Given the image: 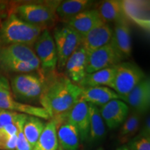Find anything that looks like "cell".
Returning a JSON list of instances; mask_svg holds the SVG:
<instances>
[{
	"label": "cell",
	"instance_id": "cell-1",
	"mask_svg": "<svg viewBox=\"0 0 150 150\" xmlns=\"http://www.w3.org/2000/svg\"><path fill=\"white\" fill-rule=\"evenodd\" d=\"M40 98V104L47 112L56 128L67 122L71 108L80 99L82 88L64 75L49 74Z\"/></svg>",
	"mask_w": 150,
	"mask_h": 150
},
{
	"label": "cell",
	"instance_id": "cell-2",
	"mask_svg": "<svg viewBox=\"0 0 150 150\" xmlns=\"http://www.w3.org/2000/svg\"><path fill=\"white\" fill-rule=\"evenodd\" d=\"M44 29L33 25L11 14L0 27V47L10 45H24L33 47Z\"/></svg>",
	"mask_w": 150,
	"mask_h": 150
},
{
	"label": "cell",
	"instance_id": "cell-3",
	"mask_svg": "<svg viewBox=\"0 0 150 150\" xmlns=\"http://www.w3.org/2000/svg\"><path fill=\"white\" fill-rule=\"evenodd\" d=\"M59 2L23 4L16 8V16L27 23L46 29L55 22L56 8Z\"/></svg>",
	"mask_w": 150,
	"mask_h": 150
},
{
	"label": "cell",
	"instance_id": "cell-4",
	"mask_svg": "<svg viewBox=\"0 0 150 150\" xmlns=\"http://www.w3.org/2000/svg\"><path fill=\"white\" fill-rule=\"evenodd\" d=\"M145 77V73L138 65L131 62H121L116 65L112 89L123 100Z\"/></svg>",
	"mask_w": 150,
	"mask_h": 150
},
{
	"label": "cell",
	"instance_id": "cell-5",
	"mask_svg": "<svg viewBox=\"0 0 150 150\" xmlns=\"http://www.w3.org/2000/svg\"><path fill=\"white\" fill-rule=\"evenodd\" d=\"M53 38L57 52V66L62 70L67 59L81 46L82 38L65 24L54 29Z\"/></svg>",
	"mask_w": 150,
	"mask_h": 150
},
{
	"label": "cell",
	"instance_id": "cell-6",
	"mask_svg": "<svg viewBox=\"0 0 150 150\" xmlns=\"http://www.w3.org/2000/svg\"><path fill=\"white\" fill-rule=\"evenodd\" d=\"M45 75L22 74L15 76L11 81V89L17 98L31 102L40 98L45 82Z\"/></svg>",
	"mask_w": 150,
	"mask_h": 150
},
{
	"label": "cell",
	"instance_id": "cell-7",
	"mask_svg": "<svg viewBox=\"0 0 150 150\" xmlns=\"http://www.w3.org/2000/svg\"><path fill=\"white\" fill-rule=\"evenodd\" d=\"M33 47L42 72L45 74L53 72L57 66V52L53 36L48 29L41 32Z\"/></svg>",
	"mask_w": 150,
	"mask_h": 150
},
{
	"label": "cell",
	"instance_id": "cell-8",
	"mask_svg": "<svg viewBox=\"0 0 150 150\" xmlns=\"http://www.w3.org/2000/svg\"><path fill=\"white\" fill-rule=\"evenodd\" d=\"M125 59L111 41L106 45L102 47L91 54H88L86 73L97 71L115 66Z\"/></svg>",
	"mask_w": 150,
	"mask_h": 150
},
{
	"label": "cell",
	"instance_id": "cell-9",
	"mask_svg": "<svg viewBox=\"0 0 150 150\" xmlns=\"http://www.w3.org/2000/svg\"><path fill=\"white\" fill-rule=\"evenodd\" d=\"M121 3L125 18L144 31L149 32L150 30L149 1L122 0Z\"/></svg>",
	"mask_w": 150,
	"mask_h": 150
},
{
	"label": "cell",
	"instance_id": "cell-10",
	"mask_svg": "<svg viewBox=\"0 0 150 150\" xmlns=\"http://www.w3.org/2000/svg\"><path fill=\"white\" fill-rule=\"evenodd\" d=\"M99 112L108 128L113 129L125 122L128 116L129 108L121 99H113L100 106Z\"/></svg>",
	"mask_w": 150,
	"mask_h": 150
},
{
	"label": "cell",
	"instance_id": "cell-11",
	"mask_svg": "<svg viewBox=\"0 0 150 150\" xmlns=\"http://www.w3.org/2000/svg\"><path fill=\"white\" fill-rule=\"evenodd\" d=\"M112 35V28L108 24L102 22L82 38L81 47L85 50L88 54H91L109 43Z\"/></svg>",
	"mask_w": 150,
	"mask_h": 150
},
{
	"label": "cell",
	"instance_id": "cell-12",
	"mask_svg": "<svg viewBox=\"0 0 150 150\" xmlns=\"http://www.w3.org/2000/svg\"><path fill=\"white\" fill-rule=\"evenodd\" d=\"M67 122L71 123L77 129L80 140H87L90 129L88 104L79 99L67 113Z\"/></svg>",
	"mask_w": 150,
	"mask_h": 150
},
{
	"label": "cell",
	"instance_id": "cell-13",
	"mask_svg": "<svg viewBox=\"0 0 150 150\" xmlns=\"http://www.w3.org/2000/svg\"><path fill=\"white\" fill-rule=\"evenodd\" d=\"M135 111L141 114L149 110L150 106V81L145 77L123 99Z\"/></svg>",
	"mask_w": 150,
	"mask_h": 150
},
{
	"label": "cell",
	"instance_id": "cell-14",
	"mask_svg": "<svg viewBox=\"0 0 150 150\" xmlns=\"http://www.w3.org/2000/svg\"><path fill=\"white\" fill-rule=\"evenodd\" d=\"M87 52L82 47L80 46L70 56L65 63L66 76L76 85H79L87 74Z\"/></svg>",
	"mask_w": 150,
	"mask_h": 150
},
{
	"label": "cell",
	"instance_id": "cell-15",
	"mask_svg": "<svg viewBox=\"0 0 150 150\" xmlns=\"http://www.w3.org/2000/svg\"><path fill=\"white\" fill-rule=\"evenodd\" d=\"M110 41L125 59L131 56L132 52L131 28L129 22L126 18L115 22Z\"/></svg>",
	"mask_w": 150,
	"mask_h": 150
},
{
	"label": "cell",
	"instance_id": "cell-16",
	"mask_svg": "<svg viewBox=\"0 0 150 150\" xmlns=\"http://www.w3.org/2000/svg\"><path fill=\"white\" fill-rule=\"evenodd\" d=\"M102 22H104L101 20L95 9L84 11L67 20V25L78 33L81 38Z\"/></svg>",
	"mask_w": 150,
	"mask_h": 150
},
{
	"label": "cell",
	"instance_id": "cell-17",
	"mask_svg": "<svg viewBox=\"0 0 150 150\" xmlns=\"http://www.w3.org/2000/svg\"><path fill=\"white\" fill-rule=\"evenodd\" d=\"M80 99L88 104L102 106L113 99H121V97L110 88L95 86L82 88Z\"/></svg>",
	"mask_w": 150,
	"mask_h": 150
},
{
	"label": "cell",
	"instance_id": "cell-18",
	"mask_svg": "<svg viewBox=\"0 0 150 150\" xmlns=\"http://www.w3.org/2000/svg\"><path fill=\"white\" fill-rule=\"evenodd\" d=\"M116 72V65L87 74L79 86L81 88L95 86H105L112 89Z\"/></svg>",
	"mask_w": 150,
	"mask_h": 150
},
{
	"label": "cell",
	"instance_id": "cell-19",
	"mask_svg": "<svg viewBox=\"0 0 150 150\" xmlns=\"http://www.w3.org/2000/svg\"><path fill=\"white\" fill-rule=\"evenodd\" d=\"M57 138L59 147L63 150H79V134L71 123L65 122L57 127Z\"/></svg>",
	"mask_w": 150,
	"mask_h": 150
},
{
	"label": "cell",
	"instance_id": "cell-20",
	"mask_svg": "<svg viewBox=\"0 0 150 150\" xmlns=\"http://www.w3.org/2000/svg\"><path fill=\"white\" fill-rule=\"evenodd\" d=\"M34 50L24 45H10L0 47V61H31L36 58Z\"/></svg>",
	"mask_w": 150,
	"mask_h": 150
},
{
	"label": "cell",
	"instance_id": "cell-21",
	"mask_svg": "<svg viewBox=\"0 0 150 150\" xmlns=\"http://www.w3.org/2000/svg\"><path fill=\"white\" fill-rule=\"evenodd\" d=\"M95 10L97 11L101 20L105 23L116 22L125 18L122 7L121 0H107L101 2Z\"/></svg>",
	"mask_w": 150,
	"mask_h": 150
},
{
	"label": "cell",
	"instance_id": "cell-22",
	"mask_svg": "<svg viewBox=\"0 0 150 150\" xmlns=\"http://www.w3.org/2000/svg\"><path fill=\"white\" fill-rule=\"evenodd\" d=\"M88 0H67L60 1L56 8V15L67 20L76 15L88 10L93 5Z\"/></svg>",
	"mask_w": 150,
	"mask_h": 150
},
{
	"label": "cell",
	"instance_id": "cell-23",
	"mask_svg": "<svg viewBox=\"0 0 150 150\" xmlns=\"http://www.w3.org/2000/svg\"><path fill=\"white\" fill-rule=\"evenodd\" d=\"M90 114V129L88 140L90 142H98L102 140L106 135L104 121L101 116L98 106L88 104Z\"/></svg>",
	"mask_w": 150,
	"mask_h": 150
},
{
	"label": "cell",
	"instance_id": "cell-24",
	"mask_svg": "<svg viewBox=\"0 0 150 150\" xmlns=\"http://www.w3.org/2000/svg\"><path fill=\"white\" fill-rule=\"evenodd\" d=\"M59 147L55 122L50 120L45 125L32 150H58Z\"/></svg>",
	"mask_w": 150,
	"mask_h": 150
},
{
	"label": "cell",
	"instance_id": "cell-25",
	"mask_svg": "<svg viewBox=\"0 0 150 150\" xmlns=\"http://www.w3.org/2000/svg\"><path fill=\"white\" fill-rule=\"evenodd\" d=\"M0 69L6 72L29 73L35 70H40V63L38 57L31 61H1Z\"/></svg>",
	"mask_w": 150,
	"mask_h": 150
},
{
	"label": "cell",
	"instance_id": "cell-26",
	"mask_svg": "<svg viewBox=\"0 0 150 150\" xmlns=\"http://www.w3.org/2000/svg\"><path fill=\"white\" fill-rule=\"evenodd\" d=\"M45 125V123L40 118L33 116H27L23 126V133L26 139L32 148L38 140Z\"/></svg>",
	"mask_w": 150,
	"mask_h": 150
},
{
	"label": "cell",
	"instance_id": "cell-27",
	"mask_svg": "<svg viewBox=\"0 0 150 150\" xmlns=\"http://www.w3.org/2000/svg\"><path fill=\"white\" fill-rule=\"evenodd\" d=\"M140 124V114L135 111L126 118L119 134V140L125 143L131 139L138 131Z\"/></svg>",
	"mask_w": 150,
	"mask_h": 150
},
{
	"label": "cell",
	"instance_id": "cell-28",
	"mask_svg": "<svg viewBox=\"0 0 150 150\" xmlns=\"http://www.w3.org/2000/svg\"><path fill=\"white\" fill-rule=\"evenodd\" d=\"M27 115L21 114L18 120V134H17L16 150H32L33 148L26 139L23 133L24 122L27 117Z\"/></svg>",
	"mask_w": 150,
	"mask_h": 150
},
{
	"label": "cell",
	"instance_id": "cell-29",
	"mask_svg": "<svg viewBox=\"0 0 150 150\" xmlns=\"http://www.w3.org/2000/svg\"><path fill=\"white\" fill-rule=\"evenodd\" d=\"M127 147L129 150H150V136L138 135L130 140Z\"/></svg>",
	"mask_w": 150,
	"mask_h": 150
},
{
	"label": "cell",
	"instance_id": "cell-30",
	"mask_svg": "<svg viewBox=\"0 0 150 150\" xmlns=\"http://www.w3.org/2000/svg\"><path fill=\"white\" fill-rule=\"evenodd\" d=\"M17 134L11 136L0 129V149L13 150L16 148Z\"/></svg>",
	"mask_w": 150,
	"mask_h": 150
},
{
	"label": "cell",
	"instance_id": "cell-31",
	"mask_svg": "<svg viewBox=\"0 0 150 150\" xmlns=\"http://www.w3.org/2000/svg\"><path fill=\"white\" fill-rule=\"evenodd\" d=\"M19 112L8 110L0 109V129L10 124L16 123L20 117Z\"/></svg>",
	"mask_w": 150,
	"mask_h": 150
},
{
	"label": "cell",
	"instance_id": "cell-32",
	"mask_svg": "<svg viewBox=\"0 0 150 150\" xmlns=\"http://www.w3.org/2000/svg\"><path fill=\"white\" fill-rule=\"evenodd\" d=\"M11 96H12V93L8 80L0 76V103Z\"/></svg>",
	"mask_w": 150,
	"mask_h": 150
},
{
	"label": "cell",
	"instance_id": "cell-33",
	"mask_svg": "<svg viewBox=\"0 0 150 150\" xmlns=\"http://www.w3.org/2000/svg\"><path fill=\"white\" fill-rule=\"evenodd\" d=\"M140 136H150V120L149 115H148L145 119V123L140 133Z\"/></svg>",
	"mask_w": 150,
	"mask_h": 150
},
{
	"label": "cell",
	"instance_id": "cell-34",
	"mask_svg": "<svg viewBox=\"0 0 150 150\" xmlns=\"http://www.w3.org/2000/svg\"><path fill=\"white\" fill-rule=\"evenodd\" d=\"M116 150H129V148L127 147V146L125 145V146H122V147H121L117 148Z\"/></svg>",
	"mask_w": 150,
	"mask_h": 150
},
{
	"label": "cell",
	"instance_id": "cell-35",
	"mask_svg": "<svg viewBox=\"0 0 150 150\" xmlns=\"http://www.w3.org/2000/svg\"><path fill=\"white\" fill-rule=\"evenodd\" d=\"M96 150H104V149H103L102 147H99V149H96Z\"/></svg>",
	"mask_w": 150,
	"mask_h": 150
},
{
	"label": "cell",
	"instance_id": "cell-36",
	"mask_svg": "<svg viewBox=\"0 0 150 150\" xmlns=\"http://www.w3.org/2000/svg\"><path fill=\"white\" fill-rule=\"evenodd\" d=\"M58 150H63V149H62L60 147H59V148H58Z\"/></svg>",
	"mask_w": 150,
	"mask_h": 150
}]
</instances>
